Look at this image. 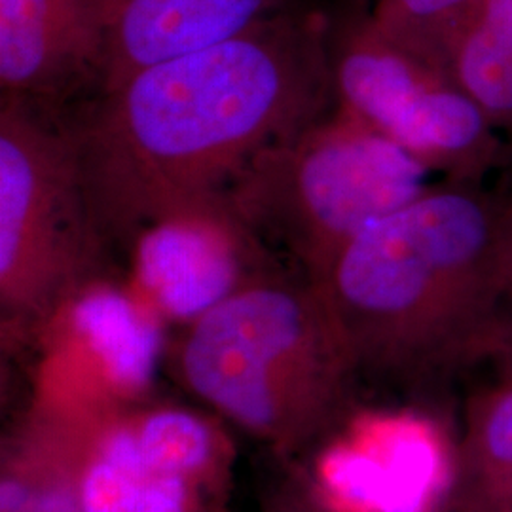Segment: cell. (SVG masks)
<instances>
[{
  "label": "cell",
  "instance_id": "obj_1",
  "mask_svg": "<svg viewBox=\"0 0 512 512\" xmlns=\"http://www.w3.org/2000/svg\"><path fill=\"white\" fill-rule=\"evenodd\" d=\"M332 103L327 33L289 6L95 95L65 120L99 238L112 255L158 230L228 232L230 184Z\"/></svg>",
  "mask_w": 512,
  "mask_h": 512
},
{
  "label": "cell",
  "instance_id": "obj_2",
  "mask_svg": "<svg viewBox=\"0 0 512 512\" xmlns=\"http://www.w3.org/2000/svg\"><path fill=\"white\" fill-rule=\"evenodd\" d=\"M499 205L431 190L378 220L313 285L361 376L420 387L495 349Z\"/></svg>",
  "mask_w": 512,
  "mask_h": 512
},
{
  "label": "cell",
  "instance_id": "obj_13",
  "mask_svg": "<svg viewBox=\"0 0 512 512\" xmlns=\"http://www.w3.org/2000/svg\"><path fill=\"white\" fill-rule=\"evenodd\" d=\"M258 512H342V509L313 471L300 461L277 459V469L260 494Z\"/></svg>",
  "mask_w": 512,
  "mask_h": 512
},
{
  "label": "cell",
  "instance_id": "obj_14",
  "mask_svg": "<svg viewBox=\"0 0 512 512\" xmlns=\"http://www.w3.org/2000/svg\"><path fill=\"white\" fill-rule=\"evenodd\" d=\"M478 0H382L376 19L410 38H425L463 14Z\"/></svg>",
  "mask_w": 512,
  "mask_h": 512
},
{
  "label": "cell",
  "instance_id": "obj_5",
  "mask_svg": "<svg viewBox=\"0 0 512 512\" xmlns=\"http://www.w3.org/2000/svg\"><path fill=\"white\" fill-rule=\"evenodd\" d=\"M110 251L80 181L65 114L0 105V327L4 349L35 346L82 294L107 283Z\"/></svg>",
  "mask_w": 512,
  "mask_h": 512
},
{
  "label": "cell",
  "instance_id": "obj_6",
  "mask_svg": "<svg viewBox=\"0 0 512 512\" xmlns=\"http://www.w3.org/2000/svg\"><path fill=\"white\" fill-rule=\"evenodd\" d=\"M61 421L73 440L82 511L232 512L236 444L215 414L152 399Z\"/></svg>",
  "mask_w": 512,
  "mask_h": 512
},
{
  "label": "cell",
  "instance_id": "obj_3",
  "mask_svg": "<svg viewBox=\"0 0 512 512\" xmlns=\"http://www.w3.org/2000/svg\"><path fill=\"white\" fill-rule=\"evenodd\" d=\"M173 382L226 425L298 461L348 410L359 370L323 293L256 272L165 342Z\"/></svg>",
  "mask_w": 512,
  "mask_h": 512
},
{
  "label": "cell",
  "instance_id": "obj_10",
  "mask_svg": "<svg viewBox=\"0 0 512 512\" xmlns=\"http://www.w3.org/2000/svg\"><path fill=\"white\" fill-rule=\"evenodd\" d=\"M0 512H84L63 421L27 406L0 448Z\"/></svg>",
  "mask_w": 512,
  "mask_h": 512
},
{
  "label": "cell",
  "instance_id": "obj_15",
  "mask_svg": "<svg viewBox=\"0 0 512 512\" xmlns=\"http://www.w3.org/2000/svg\"><path fill=\"white\" fill-rule=\"evenodd\" d=\"M497 281L503 302L512 304V200L507 205H499Z\"/></svg>",
  "mask_w": 512,
  "mask_h": 512
},
{
  "label": "cell",
  "instance_id": "obj_8",
  "mask_svg": "<svg viewBox=\"0 0 512 512\" xmlns=\"http://www.w3.org/2000/svg\"><path fill=\"white\" fill-rule=\"evenodd\" d=\"M114 0H0V92L63 112L101 92Z\"/></svg>",
  "mask_w": 512,
  "mask_h": 512
},
{
  "label": "cell",
  "instance_id": "obj_9",
  "mask_svg": "<svg viewBox=\"0 0 512 512\" xmlns=\"http://www.w3.org/2000/svg\"><path fill=\"white\" fill-rule=\"evenodd\" d=\"M289 0H114L109 92L147 67L236 37ZM97 93V95H99Z\"/></svg>",
  "mask_w": 512,
  "mask_h": 512
},
{
  "label": "cell",
  "instance_id": "obj_11",
  "mask_svg": "<svg viewBox=\"0 0 512 512\" xmlns=\"http://www.w3.org/2000/svg\"><path fill=\"white\" fill-rule=\"evenodd\" d=\"M473 21L431 37L459 88L512 143V0H478Z\"/></svg>",
  "mask_w": 512,
  "mask_h": 512
},
{
  "label": "cell",
  "instance_id": "obj_7",
  "mask_svg": "<svg viewBox=\"0 0 512 512\" xmlns=\"http://www.w3.org/2000/svg\"><path fill=\"white\" fill-rule=\"evenodd\" d=\"M336 107L408 148L431 167L482 160L494 128L433 48L378 19L330 42Z\"/></svg>",
  "mask_w": 512,
  "mask_h": 512
},
{
  "label": "cell",
  "instance_id": "obj_16",
  "mask_svg": "<svg viewBox=\"0 0 512 512\" xmlns=\"http://www.w3.org/2000/svg\"><path fill=\"white\" fill-rule=\"evenodd\" d=\"M495 349L503 351L512 361V317L501 321L499 334H497V342H495Z\"/></svg>",
  "mask_w": 512,
  "mask_h": 512
},
{
  "label": "cell",
  "instance_id": "obj_12",
  "mask_svg": "<svg viewBox=\"0 0 512 512\" xmlns=\"http://www.w3.org/2000/svg\"><path fill=\"white\" fill-rule=\"evenodd\" d=\"M450 497L458 512H512V380L465 406Z\"/></svg>",
  "mask_w": 512,
  "mask_h": 512
},
{
  "label": "cell",
  "instance_id": "obj_4",
  "mask_svg": "<svg viewBox=\"0 0 512 512\" xmlns=\"http://www.w3.org/2000/svg\"><path fill=\"white\" fill-rule=\"evenodd\" d=\"M433 169L336 107L239 173L224 198L228 232L279 247L315 283L366 228L431 192Z\"/></svg>",
  "mask_w": 512,
  "mask_h": 512
}]
</instances>
